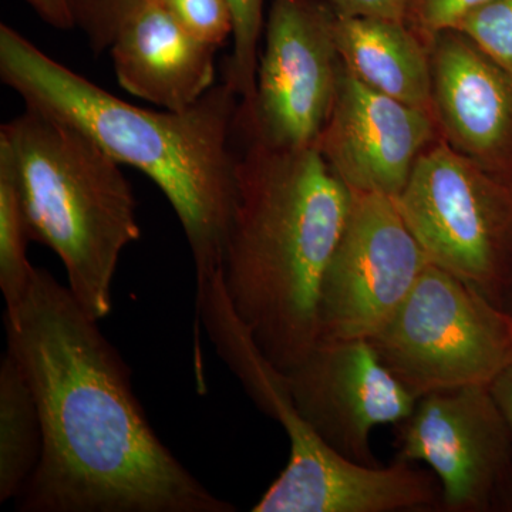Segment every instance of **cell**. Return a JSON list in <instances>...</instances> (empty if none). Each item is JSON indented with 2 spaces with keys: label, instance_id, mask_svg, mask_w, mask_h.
<instances>
[{
  "label": "cell",
  "instance_id": "1",
  "mask_svg": "<svg viewBox=\"0 0 512 512\" xmlns=\"http://www.w3.org/2000/svg\"><path fill=\"white\" fill-rule=\"evenodd\" d=\"M6 343L32 386L45 446L22 512H235L180 463L138 402L130 367L69 286L35 268L5 309Z\"/></svg>",
  "mask_w": 512,
  "mask_h": 512
},
{
  "label": "cell",
  "instance_id": "2",
  "mask_svg": "<svg viewBox=\"0 0 512 512\" xmlns=\"http://www.w3.org/2000/svg\"><path fill=\"white\" fill-rule=\"evenodd\" d=\"M0 77L25 101L79 128L119 164L146 174L183 227L197 276L222 271L235 200L241 99L227 82L181 111L141 109L0 25Z\"/></svg>",
  "mask_w": 512,
  "mask_h": 512
},
{
  "label": "cell",
  "instance_id": "3",
  "mask_svg": "<svg viewBox=\"0 0 512 512\" xmlns=\"http://www.w3.org/2000/svg\"><path fill=\"white\" fill-rule=\"evenodd\" d=\"M239 131L247 146L238 153L222 279L256 345L286 373L318 343L320 285L352 192L318 146L275 148Z\"/></svg>",
  "mask_w": 512,
  "mask_h": 512
},
{
  "label": "cell",
  "instance_id": "4",
  "mask_svg": "<svg viewBox=\"0 0 512 512\" xmlns=\"http://www.w3.org/2000/svg\"><path fill=\"white\" fill-rule=\"evenodd\" d=\"M18 178L30 241L52 249L93 319L113 311L121 254L141 237L119 163L79 128L26 107L0 128Z\"/></svg>",
  "mask_w": 512,
  "mask_h": 512
},
{
  "label": "cell",
  "instance_id": "5",
  "mask_svg": "<svg viewBox=\"0 0 512 512\" xmlns=\"http://www.w3.org/2000/svg\"><path fill=\"white\" fill-rule=\"evenodd\" d=\"M396 202L430 264L504 309L512 289L510 188L439 137Z\"/></svg>",
  "mask_w": 512,
  "mask_h": 512
},
{
  "label": "cell",
  "instance_id": "6",
  "mask_svg": "<svg viewBox=\"0 0 512 512\" xmlns=\"http://www.w3.org/2000/svg\"><path fill=\"white\" fill-rule=\"evenodd\" d=\"M370 342L417 397L490 386L512 363V319L473 286L429 264Z\"/></svg>",
  "mask_w": 512,
  "mask_h": 512
},
{
  "label": "cell",
  "instance_id": "7",
  "mask_svg": "<svg viewBox=\"0 0 512 512\" xmlns=\"http://www.w3.org/2000/svg\"><path fill=\"white\" fill-rule=\"evenodd\" d=\"M333 9L325 0H272L255 97L238 128L275 148L316 146L338 96Z\"/></svg>",
  "mask_w": 512,
  "mask_h": 512
},
{
  "label": "cell",
  "instance_id": "8",
  "mask_svg": "<svg viewBox=\"0 0 512 512\" xmlns=\"http://www.w3.org/2000/svg\"><path fill=\"white\" fill-rule=\"evenodd\" d=\"M429 264L394 198L352 192L348 220L320 285L319 339H372Z\"/></svg>",
  "mask_w": 512,
  "mask_h": 512
},
{
  "label": "cell",
  "instance_id": "9",
  "mask_svg": "<svg viewBox=\"0 0 512 512\" xmlns=\"http://www.w3.org/2000/svg\"><path fill=\"white\" fill-rule=\"evenodd\" d=\"M396 427L397 460L431 468L440 481L441 510H494L512 470V433L490 387L421 396Z\"/></svg>",
  "mask_w": 512,
  "mask_h": 512
},
{
  "label": "cell",
  "instance_id": "10",
  "mask_svg": "<svg viewBox=\"0 0 512 512\" xmlns=\"http://www.w3.org/2000/svg\"><path fill=\"white\" fill-rule=\"evenodd\" d=\"M285 375L296 409L320 439L365 466H379L370 446L373 430L396 427L419 400L367 339H319Z\"/></svg>",
  "mask_w": 512,
  "mask_h": 512
},
{
  "label": "cell",
  "instance_id": "11",
  "mask_svg": "<svg viewBox=\"0 0 512 512\" xmlns=\"http://www.w3.org/2000/svg\"><path fill=\"white\" fill-rule=\"evenodd\" d=\"M439 137L430 111L370 89L342 64L335 106L316 146L350 191L396 200L417 158Z\"/></svg>",
  "mask_w": 512,
  "mask_h": 512
},
{
  "label": "cell",
  "instance_id": "12",
  "mask_svg": "<svg viewBox=\"0 0 512 512\" xmlns=\"http://www.w3.org/2000/svg\"><path fill=\"white\" fill-rule=\"evenodd\" d=\"M198 315L215 350L256 406L284 427L288 464L274 481L286 497H308L338 474L345 457L333 450L296 409L288 379L264 355L229 301L221 274L197 282Z\"/></svg>",
  "mask_w": 512,
  "mask_h": 512
},
{
  "label": "cell",
  "instance_id": "13",
  "mask_svg": "<svg viewBox=\"0 0 512 512\" xmlns=\"http://www.w3.org/2000/svg\"><path fill=\"white\" fill-rule=\"evenodd\" d=\"M429 53L440 137L494 170L512 138V70L454 29L434 37Z\"/></svg>",
  "mask_w": 512,
  "mask_h": 512
},
{
  "label": "cell",
  "instance_id": "14",
  "mask_svg": "<svg viewBox=\"0 0 512 512\" xmlns=\"http://www.w3.org/2000/svg\"><path fill=\"white\" fill-rule=\"evenodd\" d=\"M109 50L120 86L165 110L188 109L214 87L217 49L185 30L164 0L137 9Z\"/></svg>",
  "mask_w": 512,
  "mask_h": 512
},
{
  "label": "cell",
  "instance_id": "15",
  "mask_svg": "<svg viewBox=\"0 0 512 512\" xmlns=\"http://www.w3.org/2000/svg\"><path fill=\"white\" fill-rule=\"evenodd\" d=\"M343 67L370 89L433 114L429 47L406 22L333 12Z\"/></svg>",
  "mask_w": 512,
  "mask_h": 512
},
{
  "label": "cell",
  "instance_id": "16",
  "mask_svg": "<svg viewBox=\"0 0 512 512\" xmlns=\"http://www.w3.org/2000/svg\"><path fill=\"white\" fill-rule=\"evenodd\" d=\"M45 434L35 393L9 349L0 360V503L16 501L42 460Z\"/></svg>",
  "mask_w": 512,
  "mask_h": 512
},
{
  "label": "cell",
  "instance_id": "17",
  "mask_svg": "<svg viewBox=\"0 0 512 512\" xmlns=\"http://www.w3.org/2000/svg\"><path fill=\"white\" fill-rule=\"evenodd\" d=\"M29 241L15 165L8 148L0 144V289L6 308L18 305L35 272L26 254Z\"/></svg>",
  "mask_w": 512,
  "mask_h": 512
},
{
  "label": "cell",
  "instance_id": "18",
  "mask_svg": "<svg viewBox=\"0 0 512 512\" xmlns=\"http://www.w3.org/2000/svg\"><path fill=\"white\" fill-rule=\"evenodd\" d=\"M232 15V52L225 80L248 109L255 97L261 39L265 29V0H228Z\"/></svg>",
  "mask_w": 512,
  "mask_h": 512
},
{
  "label": "cell",
  "instance_id": "19",
  "mask_svg": "<svg viewBox=\"0 0 512 512\" xmlns=\"http://www.w3.org/2000/svg\"><path fill=\"white\" fill-rule=\"evenodd\" d=\"M454 30L512 70V0H488L464 16Z\"/></svg>",
  "mask_w": 512,
  "mask_h": 512
},
{
  "label": "cell",
  "instance_id": "20",
  "mask_svg": "<svg viewBox=\"0 0 512 512\" xmlns=\"http://www.w3.org/2000/svg\"><path fill=\"white\" fill-rule=\"evenodd\" d=\"M148 0H74L77 26L96 55L110 49L124 22Z\"/></svg>",
  "mask_w": 512,
  "mask_h": 512
},
{
  "label": "cell",
  "instance_id": "21",
  "mask_svg": "<svg viewBox=\"0 0 512 512\" xmlns=\"http://www.w3.org/2000/svg\"><path fill=\"white\" fill-rule=\"evenodd\" d=\"M175 19L205 45L218 49L232 36L228 0H164Z\"/></svg>",
  "mask_w": 512,
  "mask_h": 512
},
{
  "label": "cell",
  "instance_id": "22",
  "mask_svg": "<svg viewBox=\"0 0 512 512\" xmlns=\"http://www.w3.org/2000/svg\"><path fill=\"white\" fill-rule=\"evenodd\" d=\"M488 0H410L406 25L429 47L440 33L456 28L458 22Z\"/></svg>",
  "mask_w": 512,
  "mask_h": 512
},
{
  "label": "cell",
  "instance_id": "23",
  "mask_svg": "<svg viewBox=\"0 0 512 512\" xmlns=\"http://www.w3.org/2000/svg\"><path fill=\"white\" fill-rule=\"evenodd\" d=\"M333 12L346 16H367L406 22L410 0H325Z\"/></svg>",
  "mask_w": 512,
  "mask_h": 512
},
{
  "label": "cell",
  "instance_id": "24",
  "mask_svg": "<svg viewBox=\"0 0 512 512\" xmlns=\"http://www.w3.org/2000/svg\"><path fill=\"white\" fill-rule=\"evenodd\" d=\"M35 10L37 16L59 30H70L76 28V9L74 0H25Z\"/></svg>",
  "mask_w": 512,
  "mask_h": 512
},
{
  "label": "cell",
  "instance_id": "25",
  "mask_svg": "<svg viewBox=\"0 0 512 512\" xmlns=\"http://www.w3.org/2000/svg\"><path fill=\"white\" fill-rule=\"evenodd\" d=\"M488 387L512 433V363L501 370Z\"/></svg>",
  "mask_w": 512,
  "mask_h": 512
},
{
  "label": "cell",
  "instance_id": "26",
  "mask_svg": "<svg viewBox=\"0 0 512 512\" xmlns=\"http://www.w3.org/2000/svg\"><path fill=\"white\" fill-rule=\"evenodd\" d=\"M498 510L512 511V470L498 498Z\"/></svg>",
  "mask_w": 512,
  "mask_h": 512
},
{
  "label": "cell",
  "instance_id": "27",
  "mask_svg": "<svg viewBox=\"0 0 512 512\" xmlns=\"http://www.w3.org/2000/svg\"><path fill=\"white\" fill-rule=\"evenodd\" d=\"M510 315H511V319H512V313H510Z\"/></svg>",
  "mask_w": 512,
  "mask_h": 512
}]
</instances>
